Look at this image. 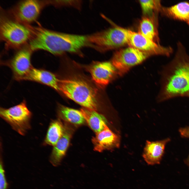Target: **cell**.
Masks as SVG:
<instances>
[{
  "label": "cell",
  "instance_id": "cell-13",
  "mask_svg": "<svg viewBox=\"0 0 189 189\" xmlns=\"http://www.w3.org/2000/svg\"><path fill=\"white\" fill-rule=\"evenodd\" d=\"M170 139L155 141L147 140L144 148L143 156L149 165L159 164L164 153L165 146Z\"/></svg>",
  "mask_w": 189,
  "mask_h": 189
},
{
  "label": "cell",
  "instance_id": "cell-3",
  "mask_svg": "<svg viewBox=\"0 0 189 189\" xmlns=\"http://www.w3.org/2000/svg\"><path fill=\"white\" fill-rule=\"evenodd\" d=\"M59 91L83 107L97 111V89L86 80L80 77L59 80Z\"/></svg>",
  "mask_w": 189,
  "mask_h": 189
},
{
  "label": "cell",
  "instance_id": "cell-17",
  "mask_svg": "<svg viewBox=\"0 0 189 189\" xmlns=\"http://www.w3.org/2000/svg\"><path fill=\"white\" fill-rule=\"evenodd\" d=\"M59 79L55 74L48 71L32 67L24 80L37 82L59 91Z\"/></svg>",
  "mask_w": 189,
  "mask_h": 189
},
{
  "label": "cell",
  "instance_id": "cell-7",
  "mask_svg": "<svg viewBox=\"0 0 189 189\" xmlns=\"http://www.w3.org/2000/svg\"><path fill=\"white\" fill-rule=\"evenodd\" d=\"M150 56L146 53L129 46L116 51L111 61L117 69L119 76H121Z\"/></svg>",
  "mask_w": 189,
  "mask_h": 189
},
{
  "label": "cell",
  "instance_id": "cell-11",
  "mask_svg": "<svg viewBox=\"0 0 189 189\" xmlns=\"http://www.w3.org/2000/svg\"><path fill=\"white\" fill-rule=\"evenodd\" d=\"M33 51L28 46L19 49L10 61V66L15 77L24 80L32 67L31 57Z\"/></svg>",
  "mask_w": 189,
  "mask_h": 189
},
{
  "label": "cell",
  "instance_id": "cell-10",
  "mask_svg": "<svg viewBox=\"0 0 189 189\" xmlns=\"http://www.w3.org/2000/svg\"><path fill=\"white\" fill-rule=\"evenodd\" d=\"M86 69L95 83L101 88H105L119 76L111 61L94 62L87 66Z\"/></svg>",
  "mask_w": 189,
  "mask_h": 189
},
{
  "label": "cell",
  "instance_id": "cell-20",
  "mask_svg": "<svg viewBox=\"0 0 189 189\" xmlns=\"http://www.w3.org/2000/svg\"><path fill=\"white\" fill-rule=\"evenodd\" d=\"M57 113L60 118L75 125H81L85 122L80 111L76 109L60 105L58 107Z\"/></svg>",
  "mask_w": 189,
  "mask_h": 189
},
{
  "label": "cell",
  "instance_id": "cell-22",
  "mask_svg": "<svg viewBox=\"0 0 189 189\" xmlns=\"http://www.w3.org/2000/svg\"><path fill=\"white\" fill-rule=\"evenodd\" d=\"M50 3L57 6H69L80 9L81 2L80 1H56Z\"/></svg>",
  "mask_w": 189,
  "mask_h": 189
},
{
  "label": "cell",
  "instance_id": "cell-19",
  "mask_svg": "<svg viewBox=\"0 0 189 189\" xmlns=\"http://www.w3.org/2000/svg\"><path fill=\"white\" fill-rule=\"evenodd\" d=\"M65 126L60 119L53 120L50 123L43 144L54 146L62 135Z\"/></svg>",
  "mask_w": 189,
  "mask_h": 189
},
{
  "label": "cell",
  "instance_id": "cell-18",
  "mask_svg": "<svg viewBox=\"0 0 189 189\" xmlns=\"http://www.w3.org/2000/svg\"><path fill=\"white\" fill-rule=\"evenodd\" d=\"M80 111L85 120L96 133L103 130L107 125L105 117L96 111L83 107Z\"/></svg>",
  "mask_w": 189,
  "mask_h": 189
},
{
  "label": "cell",
  "instance_id": "cell-23",
  "mask_svg": "<svg viewBox=\"0 0 189 189\" xmlns=\"http://www.w3.org/2000/svg\"><path fill=\"white\" fill-rule=\"evenodd\" d=\"M8 184L7 181L2 160L1 158L0 163V189H8Z\"/></svg>",
  "mask_w": 189,
  "mask_h": 189
},
{
  "label": "cell",
  "instance_id": "cell-4",
  "mask_svg": "<svg viewBox=\"0 0 189 189\" xmlns=\"http://www.w3.org/2000/svg\"><path fill=\"white\" fill-rule=\"evenodd\" d=\"M113 25L107 29L88 35V46L103 52L128 45L129 30Z\"/></svg>",
  "mask_w": 189,
  "mask_h": 189
},
{
  "label": "cell",
  "instance_id": "cell-5",
  "mask_svg": "<svg viewBox=\"0 0 189 189\" xmlns=\"http://www.w3.org/2000/svg\"><path fill=\"white\" fill-rule=\"evenodd\" d=\"M29 25H25L11 18L2 15L0 21V37L7 48L20 49L32 36Z\"/></svg>",
  "mask_w": 189,
  "mask_h": 189
},
{
  "label": "cell",
  "instance_id": "cell-8",
  "mask_svg": "<svg viewBox=\"0 0 189 189\" xmlns=\"http://www.w3.org/2000/svg\"><path fill=\"white\" fill-rule=\"evenodd\" d=\"M44 4L38 0L22 1L11 10V18L24 25H30L37 19Z\"/></svg>",
  "mask_w": 189,
  "mask_h": 189
},
{
  "label": "cell",
  "instance_id": "cell-6",
  "mask_svg": "<svg viewBox=\"0 0 189 189\" xmlns=\"http://www.w3.org/2000/svg\"><path fill=\"white\" fill-rule=\"evenodd\" d=\"M0 116L21 135H25L31 128L32 113L25 101L8 108H1Z\"/></svg>",
  "mask_w": 189,
  "mask_h": 189
},
{
  "label": "cell",
  "instance_id": "cell-9",
  "mask_svg": "<svg viewBox=\"0 0 189 189\" xmlns=\"http://www.w3.org/2000/svg\"><path fill=\"white\" fill-rule=\"evenodd\" d=\"M128 45L146 53L150 56L156 55L169 56L173 52L170 47L162 46L139 32L129 30Z\"/></svg>",
  "mask_w": 189,
  "mask_h": 189
},
{
  "label": "cell",
  "instance_id": "cell-2",
  "mask_svg": "<svg viewBox=\"0 0 189 189\" xmlns=\"http://www.w3.org/2000/svg\"><path fill=\"white\" fill-rule=\"evenodd\" d=\"M161 85L158 97L162 101L177 97H188L189 94V56L180 42L172 60L163 70Z\"/></svg>",
  "mask_w": 189,
  "mask_h": 189
},
{
  "label": "cell",
  "instance_id": "cell-14",
  "mask_svg": "<svg viewBox=\"0 0 189 189\" xmlns=\"http://www.w3.org/2000/svg\"><path fill=\"white\" fill-rule=\"evenodd\" d=\"M72 134V130L65 126L63 134L56 144L53 146L49 161L52 165L57 167L61 164L65 155Z\"/></svg>",
  "mask_w": 189,
  "mask_h": 189
},
{
  "label": "cell",
  "instance_id": "cell-1",
  "mask_svg": "<svg viewBox=\"0 0 189 189\" xmlns=\"http://www.w3.org/2000/svg\"><path fill=\"white\" fill-rule=\"evenodd\" d=\"M29 27L32 35L28 46L33 51L42 50L59 55L80 54L82 48L88 46V35L62 33L41 26Z\"/></svg>",
  "mask_w": 189,
  "mask_h": 189
},
{
  "label": "cell",
  "instance_id": "cell-16",
  "mask_svg": "<svg viewBox=\"0 0 189 189\" xmlns=\"http://www.w3.org/2000/svg\"><path fill=\"white\" fill-rule=\"evenodd\" d=\"M160 12L167 17L183 22L189 26V2H181L170 7L162 6Z\"/></svg>",
  "mask_w": 189,
  "mask_h": 189
},
{
  "label": "cell",
  "instance_id": "cell-24",
  "mask_svg": "<svg viewBox=\"0 0 189 189\" xmlns=\"http://www.w3.org/2000/svg\"><path fill=\"white\" fill-rule=\"evenodd\" d=\"M185 163L189 167V155L187 158L185 160Z\"/></svg>",
  "mask_w": 189,
  "mask_h": 189
},
{
  "label": "cell",
  "instance_id": "cell-15",
  "mask_svg": "<svg viewBox=\"0 0 189 189\" xmlns=\"http://www.w3.org/2000/svg\"><path fill=\"white\" fill-rule=\"evenodd\" d=\"M158 12L150 15H144L139 22L138 32L144 36L159 44L158 31Z\"/></svg>",
  "mask_w": 189,
  "mask_h": 189
},
{
  "label": "cell",
  "instance_id": "cell-12",
  "mask_svg": "<svg viewBox=\"0 0 189 189\" xmlns=\"http://www.w3.org/2000/svg\"><path fill=\"white\" fill-rule=\"evenodd\" d=\"M95 151L101 152L119 147V137L113 132L106 125L102 131L96 133L92 139Z\"/></svg>",
  "mask_w": 189,
  "mask_h": 189
},
{
  "label": "cell",
  "instance_id": "cell-21",
  "mask_svg": "<svg viewBox=\"0 0 189 189\" xmlns=\"http://www.w3.org/2000/svg\"><path fill=\"white\" fill-rule=\"evenodd\" d=\"M139 2L144 15H150L155 12H160L162 6L159 0H140Z\"/></svg>",
  "mask_w": 189,
  "mask_h": 189
}]
</instances>
